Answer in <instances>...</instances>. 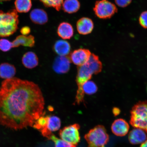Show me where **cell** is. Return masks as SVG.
Returning <instances> with one entry per match:
<instances>
[{"mask_svg":"<svg viewBox=\"0 0 147 147\" xmlns=\"http://www.w3.org/2000/svg\"><path fill=\"white\" fill-rule=\"evenodd\" d=\"M82 89L84 94L91 95L96 92L98 90V87L94 82L89 80L83 84Z\"/></svg>","mask_w":147,"mask_h":147,"instance_id":"7402d4cb","label":"cell"},{"mask_svg":"<svg viewBox=\"0 0 147 147\" xmlns=\"http://www.w3.org/2000/svg\"><path fill=\"white\" fill-rule=\"evenodd\" d=\"M130 127L127 122L122 119H116L113 123L111 129L113 133L118 137H123L127 134Z\"/></svg>","mask_w":147,"mask_h":147,"instance_id":"8fae6325","label":"cell"},{"mask_svg":"<svg viewBox=\"0 0 147 147\" xmlns=\"http://www.w3.org/2000/svg\"><path fill=\"white\" fill-rule=\"evenodd\" d=\"M132 0H115L116 4L121 8H125L129 5Z\"/></svg>","mask_w":147,"mask_h":147,"instance_id":"4316f807","label":"cell"},{"mask_svg":"<svg viewBox=\"0 0 147 147\" xmlns=\"http://www.w3.org/2000/svg\"><path fill=\"white\" fill-rule=\"evenodd\" d=\"M22 63L26 68L34 69L38 65V57L34 52L28 51L24 55L22 58Z\"/></svg>","mask_w":147,"mask_h":147,"instance_id":"e0dca14e","label":"cell"},{"mask_svg":"<svg viewBox=\"0 0 147 147\" xmlns=\"http://www.w3.org/2000/svg\"><path fill=\"white\" fill-rule=\"evenodd\" d=\"M15 5L17 11L26 13L29 11L32 6L31 0H16Z\"/></svg>","mask_w":147,"mask_h":147,"instance_id":"44dd1931","label":"cell"},{"mask_svg":"<svg viewBox=\"0 0 147 147\" xmlns=\"http://www.w3.org/2000/svg\"><path fill=\"white\" fill-rule=\"evenodd\" d=\"M140 147H147V140L141 144Z\"/></svg>","mask_w":147,"mask_h":147,"instance_id":"f546056e","label":"cell"},{"mask_svg":"<svg viewBox=\"0 0 147 147\" xmlns=\"http://www.w3.org/2000/svg\"><path fill=\"white\" fill-rule=\"evenodd\" d=\"M76 28L79 34L86 35L92 32L94 28V23L91 18L82 17L77 21Z\"/></svg>","mask_w":147,"mask_h":147,"instance_id":"7c38bea8","label":"cell"},{"mask_svg":"<svg viewBox=\"0 0 147 147\" xmlns=\"http://www.w3.org/2000/svg\"></svg>","mask_w":147,"mask_h":147,"instance_id":"1f68e13d","label":"cell"},{"mask_svg":"<svg viewBox=\"0 0 147 147\" xmlns=\"http://www.w3.org/2000/svg\"><path fill=\"white\" fill-rule=\"evenodd\" d=\"M121 113L120 110L118 108L114 107L113 109V113L115 116H117L120 114Z\"/></svg>","mask_w":147,"mask_h":147,"instance_id":"f1b7e54d","label":"cell"},{"mask_svg":"<svg viewBox=\"0 0 147 147\" xmlns=\"http://www.w3.org/2000/svg\"><path fill=\"white\" fill-rule=\"evenodd\" d=\"M139 23L143 28L147 29V11L141 13L139 18Z\"/></svg>","mask_w":147,"mask_h":147,"instance_id":"484cf974","label":"cell"},{"mask_svg":"<svg viewBox=\"0 0 147 147\" xmlns=\"http://www.w3.org/2000/svg\"><path fill=\"white\" fill-rule=\"evenodd\" d=\"M102 64L97 55L91 54L89 59L85 63L78 67L76 82L78 86L75 102L78 105L84 102V94L82 86L90 80L94 74L96 75L102 71Z\"/></svg>","mask_w":147,"mask_h":147,"instance_id":"7a4b0ae2","label":"cell"},{"mask_svg":"<svg viewBox=\"0 0 147 147\" xmlns=\"http://www.w3.org/2000/svg\"><path fill=\"white\" fill-rule=\"evenodd\" d=\"M16 73V68L13 65L8 63L0 64V78L5 80L12 78Z\"/></svg>","mask_w":147,"mask_h":147,"instance_id":"d6986e66","label":"cell"},{"mask_svg":"<svg viewBox=\"0 0 147 147\" xmlns=\"http://www.w3.org/2000/svg\"><path fill=\"white\" fill-rule=\"evenodd\" d=\"M91 54L90 51L89 49H80L71 53L69 58L71 61L75 65L80 66L88 61Z\"/></svg>","mask_w":147,"mask_h":147,"instance_id":"9c48e42d","label":"cell"},{"mask_svg":"<svg viewBox=\"0 0 147 147\" xmlns=\"http://www.w3.org/2000/svg\"><path fill=\"white\" fill-rule=\"evenodd\" d=\"M71 60L65 56H59L55 58L53 65V69L57 73L63 74L68 72L70 68Z\"/></svg>","mask_w":147,"mask_h":147,"instance_id":"30bf717a","label":"cell"},{"mask_svg":"<svg viewBox=\"0 0 147 147\" xmlns=\"http://www.w3.org/2000/svg\"><path fill=\"white\" fill-rule=\"evenodd\" d=\"M45 6L54 8L59 11L62 8L64 0H40Z\"/></svg>","mask_w":147,"mask_h":147,"instance_id":"603a6c76","label":"cell"},{"mask_svg":"<svg viewBox=\"0 0 147 147\" xmlns=\"http://www.w3.org/2000/svg\"><path fill=\"white\" fill-rule=\"evenodd\" d=\"M57 33L60 38L63 40H69L72 37L74 30L71 24L67 22H63L59 25Z\"/></svg>","mask_w":147,"mask_h":147,"instance_id":"9a60e30c","label":"cell"},{"mask_svg":"<svg viewBox=\"0 0 147 147\" xmlns=\"http://www.w3.org/2000/svg\"><path fill=\"white\" fill-rule=\"evenodd\" d=\"M80 7V3L78 0H65L62 5L64 12L70 14L78 11Z\"/></svg>","mask_w":147,"mask_h":147,"instance_id":"ffe728a7","label":"cell"},{"mask_svg":"<svg viewBox=\"0 0 147 147\" xmlns=\"http://www.w3.org/2000/svg\"><path fill=\"white\" fill-rule=\"evenodd\" d=\"M88 147H105L109 141V136L105 127L98 125L92 129L84 137Z\"/></svg>","mask_w":147,"mask_h":147,"instance_id":"5b68a950","label":"cell"},{"mask_svg":"<svg viewBox=\"0 0 147 147\" xmlns=\"http://www.w3.org/2000/svg\"><path fill=\"white\" fill-rule=\"evenodd\" d=\"M21 32L23 35L26 36L30 33V29L29 27H24L21 28Z\"/></svg>","mask_w":147,"mask_h":147,"instance_id":"83f0119b","label":"cell"},{"mask_svg":"<svg viewBox=\"0 0 147 147\" xmlns=\"http://www.w3.org/2000/svg\"><path fill=\"white\" fill-rule=\"evenodd\" d=\"M19 23L18 16L15 9L5 13L0 11V37L11 35L16 32Z\"/></svg>","mask_w":147,"mask_h":147,"instance_id":"3957f363","label":"cell"},{"mask_svg":"<svg viewBox=\"0 0 147 147\" xmlns=\"http://www.w3.org/2000/svg\"><path fill=\"white\" fill-rule=\"evenodd\" d=\"M47 122L45 127L40 130L43 137L49 139L52 132L57 131L61 125V121L59 117L55 115L47 116Z\"/></svg>","mask_w":147,"mask_h":147,"instance_id":"ba28073f","label":"cell"},{"mask_svg":"<svg viewBox=\"0 0 147 147\" xmlns=\"http://www.w3.org/2000/svg\"><path fill=\"white\" fill-rule=\"evenodd\" d=\"M129 122L134 128L147 132V101L139 102L134 106L130 111Z\"/></svg>","mask_w":147,"mask_h":147,"instance_id":"277c9868","label":"cell"},{"mask_svg":"<svg viewBox=\"0 0 147 147\" xmlns=\"http://www.w3.org/2000/svg\"><path fill=\"white\" fill-rule=\"evenodd\" d=\"M128 138L132 144H142L147 140V132L141 129L134 128L129 132Z\"/></svg>","mask_w":147,"mask_h":147,"instance_id":"4fadbf2b","label":"cell"},{"mask_svg":"<svg viewBox=\"0 0 147 147\" xmlns=\"http://www.w3.org/2000/svg\"><path fill=\"white\" fill-rule=\"evenodd\" d=\"M10 1V0H6V1Z\"/></svg>","mask_w":147,"mask_h":147,"instance_id":"4dcf8cb0","label":"cell"},{"mask_svg":"<svg viewBox=\"0 0 147 147\" xmlns=\"http://www.w3.org/2000/svg\"><path fill=\"white\" fill-rule=\"evenodd\" d=\"M12 48V42L4 38L0 39V50L1 51L3 52H7Z\"/></svg>","mask_w":147,"mask_h":147,"instance_id":"d4e9b609","label":"cell"},{"mask_svg":"<svg viewBox=\"0 0 147 147\" xmlns=\"http://www.w3.org/2000/svg\"><path fill=\"white\" fill-rule=\"evenodd\" d=\"M80 128V125L78 124L65 127L60 130V137L65 142L77 146L80 140L79 131Z\"/></svg>","mask_w":147,"mask_h":147,"instance_id":"52a82bcc","label":"cell"},{"mask_svg":"<svg viewBox=\"0 0 147 147\" xmlns=\"http://www.w3.org/2000/svg\"><path fill=\"white\" fill-rule=\"evenodd\" d=\"M30 18L33 23L38 25H44L48 21V16L45 10L35 9L30 12Z\"/></svg>","mask_w":147,"mask_h":147,"instance_id":"5bb4252c","label":"cell"},{"mask_svg":"<svg viewBox=\"0 0 147 147\" xmlns=\"http://www.w3.org/2000/svg\"><path fill=\"white\" fill-rule=\"evenodd\" d=\"M53 49L59 56H65L70 52L71 46L69 42L65 40H60L55 42Z\"/></svg>","mask_w":147,"mask_h":147,"instance_id":"2e32d148","label":"cell"},{"mask_svg":"<svg viewBox=\"0 0 147 147\" xmlns=\"http://www.w3.org/2000/svg\"><path fill=\"white\" fill-rule=\"evenodd\" d=\"M49 140H52L55 143V147H76L77 146L70 144L63 140L59 139L56 136L52 134Z\"/></svg>","mask_w":147,"mask_h":147,"instance_id":"cb8c5ba5","label":"cell"},{"mask_svg":"<svg viewBox=\"0 0 147 147\" xmlns=\"http://www.w3.org/2000/svg\"><path fill=\"white\" fill-rule=\"evenodd\" d=\"M93 10L97 17L102 19H109L118 11L116 6L108 0L96 1Z\"/></svg>","mask_w":147,"mask_h":147,"instance_id":"8992f818","label":"cell"},{"mask_svg":"<svg viewBox=\"0 0 147 147\" xmlns=\"http://www.w3.org/2000/svg\"><path fill=\"white\" fill-rule=\"evenodd\" d=\"M45 101L38 84L16 78L0 87V123L13 129L33 126L42 116Z\"/></svg>","mask_w":147,"mask_h":147,"instance_id":"6da1fadb","label":"cell"},{"mask_svg":"<svg viewBox=\"0 0 147 147\" xmlns=\"http://www.w3.org/2000/svg\"><path fill=\"white\" fill-rule=\"evenodd\" d=\"M34 37L32 35H20L12 42V48L17 47L22 45L24 47H32L34 45Z\"/></svg>","mask_w":147,"mask_h":147,"instance_id":"ac0fdd59","label":"cell"}]
</instances>
